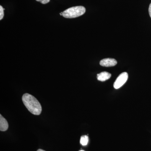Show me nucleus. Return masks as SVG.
Here are the masks:
<instances>
[{"label": "nucleus", "mask_w": 151, "mask_h": 151, "mask_svg": "<svg viewBox=\"0 0 151 151\" xmlns=\"http://www.w3.org/2000/svg\"><path fill=\"white\" fill-rule=\"evenodd\" d=\"M100 65L104 67L114 66L117 64L116 59L114 58H107L102 60L100 63Z\"/></svg>", "instance_id": "4"}, {"label": "nucleus", "mask_w": 151, "mask_h": 151, "mask_svg": "<svg viewBox=\"0 0 151 151\" xmlns=\"http://www.w3.org/2000/svg\"><path fill=\"white\" fill-rule=\"evenodd\" d=\"M60 15H62V12L60 13Z\"/></svg>", "instance_id": "12"}, {"label": "nucleus", "mask_w": 151, "mask_h": 151, "mask_svg": "<svg viewBox=\"0 0 151 151\" xmlns=\"http://www.w3.org/2000/svg\"><path fill=\"white\" fill-rule=\"evenodd\" d=\"M149 12L150 17L151 18V3L150 4V6H149Z\"/></svg>", "instance_id": "10"}, {"label": "nucleus", "mask_w": 151, "mask_h": 151, "mask_svg": "<svg viewBox=\"0 0 151 151\" xmlns=\"http://www.w3.org/2000/svg\"><path fill=\"white\" fill-rule=\"evenodd\" d=\"M88 142H89V138L87 135L81 136V139H80V144L82 145H86L88 144Z\"/></svg>", "instance_id": "7"}, {"label": "nucleus", "mask_w": 151, "mask_h": 151, "mask_svg": "<svg viewBox=\"0 0 151 151\" xmlns=\"http://www.w3.org/2000/svg\"><path fill=\"white\" fill-rule=\"evenodd\" d=\"M37 151H45V150H42V149H39V150H38Z\"/></svg>", "instance_id": "11"}, {"label": "nucleus", "mask_w": 151, "mask_h": 151, "mask_svg": "<svg viewBox=\"0 0 151 151\" xmlns=\"http://www.w3.org/2000/svg\"><path fill=\"white\" fill-rule=\"evenodd\" d=\"M86 9L82 6H76L68 9L62 12V16L66 18H74L84 14Z\"/></svg>", "instance_id": "2"}, {"label": "nucleus", "mask_w": 151, "mask_h": 151, "mask_svg": "<svg viewBox=\"0 0 151 151\" xmlns=\"http://www.w3.org/2000/svg\"><path fill=\"white\" fill-rule=\"evenodd\" d=\"M111 73L104 71L97 74V78L99 81H104L109 79L111 78Z\"/></svg>", "instance_id": "6"}, {"label": "nucleus", "mask_w": 151, "mask_h": 151, "mask_svg": "<svg viewBox=\"0 0 151 151\" xmlns=\"http://www.w3.org/2000/svg\"><path fill=\"white\" fill-rule=\"evenodd\" d=\"M128 78V74L127 72H124L120 74L114 82L113 86L116 89L122 87L127 82Z\"/></svg>", "instance_id": "3"}, {"label": "nucleus", "mask_w": 151, "mask_h": 151, "mask_svg": "<svg viewBox=\"0 0 151 151\" xmlns=\"http://www.w3.org/2000/svg\"><path fill=\"white\" fill-rule=\"evenodd\" d=\"M23 103L27 110L35 115H39L42 111L41 105L37 99L28 93L24 94L22 97Z\"/></svg>", "instance_id": "1"}, {"label": "nucleus", "mask_w": 151, "mask_h": 151, "mask_svg": "<svg viewBox=\"0 0 151 151\" xmlns=\"http://www.w3.org/2000/svg\"><path fill=\"white\" fill-rule=\"evenodd\" d=\"M84 151V150H80V151Z\"/></svg>", "instance_id": "13"}, {"label": "nucleus", "mask_w": 151, "mask_h": 151, "mask_svg": "<svg viewBox=\"0 0 151 151\" xmlns=\"http://www.w3.org/2000/svg\"><path fill=\"white\" fill-rule=\"evenodd\" d=\"M36 1L40 2L42 4H46L49 2L50 0H36Z\"/></svg>", "instance_id": "9"}, {"label": "nucleus", "mask_w": 151, "mask_h": 151, "mask_svg": "<svg viewBox=\"0 0 151 151\" xmlns=\"http://www.w3.org/2000/svg\"><path fill=\"white\" fill-rule=\"evenodd\" d=\"M4 10L1 6H0V20L2 19L4 17Z\"/></svg>", "instance_id": "8"}, {"label": "nucleus", "mask_w": 151, "mask_h": 151, "mask_svg": "<svg viewBox=\"0 0 151 151\" xmlns=\"http://www.w3.org/2000/svg\"><path fill=\"white\" fill-rule=\"evenodd\" d=\"M9 124L7 121L1 115H0V130L5 132L8 129Z\"/></svg>", "instance_id": "5"}]
</instances>
